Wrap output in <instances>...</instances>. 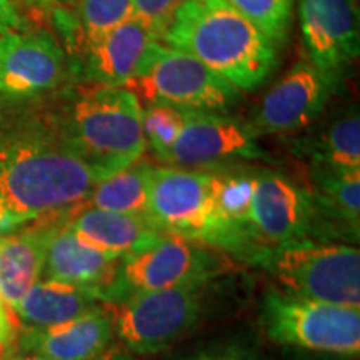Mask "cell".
Returning a JSON list of instances; mask_svg holds the SVG:
<instances>
[{
	"label": "cell",
	"mask_w": 360,
	"mask_h": 360,
	"mask_svg": "<svg viewBox=\"0 0 360 360\" xmlns=\"http://www.w3.org/2000/svg\"><path fill=\"white\" fill-rule=\"evenodd\" d=\"M260 322L272 342L310 352L347 355L360 352V309L269 290Z\"/></svg>",
	"instance_id": "5b68a950"
},
{
	"label": "cell",
	"mask_w": 360,
	"mask_h": 360,
	"mask_svg": "<svg viewBox=\"0 0 360 360\" xmlns=\"http://www.w3.org/2000/svg\"><path fill=\"white\" fill-rule=\"evenodd\" d=\"M231 267L224 252L164 233L148 249L120 259L114 281L102 294V304L117 305L146 292L212 282Z\"/></svg>",
	"instance_id": "8992f818"
},
{
	"label": "cell",
	"mask_w": 360,
	"mask_h": 360,
	"mask_svg": "<svg viewBox=\"0 0 360 360\" xmlns=\"http://www.w3.org/2000/svg\"><path fill=\"white\" fill-rule=\"evenodd\" d=\"M25 2L32 4V6H40V7H45V6H51L53 0H25Z\"/></svg>",
	"instance_id": "e575fe53"
},
{
	"label": "cell",
	"mask_w": 360,
	"mask_h": 360,
	"mask_svg": "<svg viewBox=\"0 0 360 360\" xmlns=\"http://www.w3.org/2000/svg\"><path fill=\"white\" fill-rule=\"evenodd\" d=\"M186 360H257V357L247 347H242V345L237 344H229L202 350V352L193 354Z\"/></svg>",
	"instance_id": "f1b7e54d"
},
{
	"label": "cell",
	"mask_w": 360,
	"mask_h": 360,
	"mask_svg": "<svg viewBox=\"0 0 360 360\" xmlns=\"http://www.w3.org/2000/svg\"><path fill=\"white\" fill-rule=\"evenodd\" d=\"M148 219L164 233L187 238L219 252L265 260L270 249L220 215L214 197V172L164 165L152 169Z\"/></svg>",
	"instance_id": "3957f363"
},
{
	"label": "cell",
	"mask_w": 360,
	"mask_h": 360,
	"mask_svg": "<svg viewBox=\"0 0 360 360\" xmlns=\"http://www.w3.org/2000/svg\"><path fill=\"white\" fill-rule=\"evenodd\" d=\"M64 72V52L45 30H15L0 37V96H40L56 89Z\"/></svg>",
	"instance_id": "5bb4252c"
},
{
	"label": "cell",
	"mask_w": 360,
	"mask_h": 360,
	"mask_svg": "<svg viewBox=\"0 0 360 360\" xmlns=\"http://www.w3.org/2000/svg\"><path fill=\"white\" fill-rule=\"evenodd\" d=\"M155 42L141 22L125 20L87 47L85 79L89 84L125 87L142 64L148 45Z\"/></svg>",
	"instance_id": "d6986e66"
},
{
	"label": "cell",
	"mask_w": 360,
	"mask_h": 360,
	"mask_svg": "<svg viewBox=\"0 0 360 360\" xmlns=\"http://www.w3.org/2000/svg\"><path fill=\"white\" fill-rule=\"evenodd\" d=\"M295 152L312 164L339 170H360V115L357 107L342 112L315 135L297 139Z\"/></svg>",
	"instance_id": "7402d4cb"
},
{
	"label": "cell",
	"mask_w": 360,
	"mask_h": 360,
	"mask_svg": "<svg viewBox=\"0 0 360 360\" xmlns=\"http://www.w3.org/2000/svg\"><path fill=\"white\" fill-rule=\"evenodd\" d=\"M265 152L249 122L220 112H186L177 141L160 162L175 167L212 169L236 160L262 159Z\"/></svg>",
	"instance_id": "30bf717a"
},
{
	"label": "cell",
	"mask_w": 360,
	"mask_h": 360,
	"mask_svg": "<svg viewBox=\"0 0 360 360\" xmlns=\"http://www.w3.org/2000/svg\"><path fill=\"white\" fill-rule=\"evenodd\" d=\"M2 360H49L42 357V355L39 354H34V352H22L20 354H15V355H6Z\"/></svg>",
	"instance_id": "d6a6232c"
},
{
	"label": "cell",
	"mask_w": 360,
	"mask_h": 360,
	"mask_svg": "<svg viewBox=\"0 0 360 360\" xmlns=\"http://www.w3.org/2000/svg\"><path fill=\"white\" fill-rule=\"evenodd\" d=\"M124 89L148 105L186 112H222L240 96V90L197 58L159 40L148 45L141 67Z\"/></svg>",
	"instance_id": "52a82bcc"
},
{
	"label": "cell",
	"mask_w": 360,
	"mask_h": 360,
	"mask_svg": "<svg viewBox=\"0 0 360 360\" xmlns=\"http://www.w3.org/2000/svg\"><path fill=\"white\" fill-rule=\"evenodd\" d=\"M96 360H132L129 355H125L122 352H103L101 357H97Z\"/></svg>",
	"instance_id": "836d02e7"
},
{
	"label": "cell",
	"mask_w": 360,
	"mask_h": 360,
	"mask_svg": "<svg viewBox=\"0 0 360 360\" xmlns=\"http://www.w3.org/2000/svg\"><path fill=\"white\" fill-rule=\"evenodd\" d=\"M162 40L244 92L278 64L277 45L224 0H182Z\"/></svg>",
	"instance_id": "7a4b0ae2"
},
{
	"label": "cell",
	"mask_w": 360,
	"mask_h": 360,
	"mask_svg": "<svg viewBox=\"0 0 360 360\" xmlns=\"http://www.w3.org/2000/svg\"><path fill=\"white\" fill-rule=\"evenodd\" d=\"M282 290L360 309V252L334 242L297 240L270 249L264 260Z\"/></svg>",
	"instance_id": "ba28073f"
},
{
	"label": "cell",
	"mask_w": 360,
	"mask_h": 360,
	"mask_svg": "<svg viewBox=\"0 0 360 360\" xmlns=\"http://www.w3.org/2000/svg\"><path fill=\"white\" fill-rule=\"evenodd\" d=\"M186 122V110L169 105H148L142 110V129L147 146L162 160L177 141L180 130Z\"/></svg>",
	"instance_id": "4316f807"
},
{
	"label": "cell",
	"mask_w": 360,
	"mask_h": 360,
	"mask_svg": "<svg viewBox=\"0 0 360 360\" xmlns=\"http://www.w3.org/2000/svg\"><path fill=\"white\" fill-rule=\"evenodd\" d=\"M152 169L146 162H135L130 167L101 180L82 204L107 212L147 215Z\"/></svg>",
	"instance_id": "603a6c76"
},
{
	"label": "cell",
	"mask_w": 360,
	"mask_h": 360,
	"mask_svg": "<svg viewBox=\"0 0 360 360\" xmlns=\"http://www.w3.org/2000/svg\"><path fill=\"white\" fill-rule=\"evenodd\" d=\"M114 319L105 307L89 310L72 321L52 327H25L19 345L49 360H96L105 352L114 337Z\"/></svg>",
	"instance_id": "2e32d148"
},
{
	"label": "cell",
	"mask_w": 360,
	"mask_h": 360,
	"mask_svg": "<svg viewBox=\"0 0 360 360\" xmlns=\"http://www.w3.org/2000/svg\"><path fill=\"white\" fill-rule=\"evenodd\" d=\"M15 30H24V20L19 11L12 0H0V34L15 32Z\"/></svg>",
	"instance_id": "f546056e"
},
{
	"label": "cell",
	"mask_w": 360,
	"mask_h": 360,
	"mask_svg": "<svg viewBox=\"0 0 360 360\" xmlns=\"http://www.w3.org/2000/svg\"><path fill=\"white\" fill-rule=\"evenodd\" d=\"M17 330H19V323L15 322V319L12 317V314L7 310L6 304L0 299V342L6 345H11L13 339H15Z\"/></svg>",
	"instance_id": "4dcf8cb0"
},
{
	"label": "cell",
	"mask_w": 360,
	"mask_h": 360,
	"mask_svg": "<svg viewBox=\"0 0 360 360\" xmlns=\"http://www.w3.org/2000/svg\"><path fill=\"white\" fill-rule=\"evenodd\" d=\"M58 217L60 214L37 219L30 227L24 225L0 238V299L13 319L25 292L42 278L49 238Z\"/></svg>",
	"instance_id": "ac0fdd59"
},
{
	"label": "cell",
	"mask_w": 360,
	"mask_h": 360,
	"mask_svg": "<svg viewBox=\"0 0 360 360\" xmlns=\"http://www.w3.org/2000/svg\"><path fill=\"white\" fill-rule=\"evenodd\" d=\"M98 305L102 302L90 290L40 278L20 299L15 321L30 328L52 327L77 319Z\"/></svg>",
	"instance_id": "44dd1931"
},
{
	"label": "cell",
	"mask_w": 360,
	"mask_h": 360,
	"mask_svg": "<svg viewBox=\"0 0 360 360\" xmlns=\"http://www.w3.org/2000/svg\"><path fill=\"white\" fill-rule=\"evenodd\" d=\"M209 283L146 292L109 305L114 307L115 335L135 354H157L169 349L202 321Z\"/></svg>",
	"instance_id": "9c48e42d"
},
{
	"label": "cell",
	"mask_w": 360,
	"mask_h": 360,
	"mask_svg": "<svg viewBox=\"0 0 360 360\" xmlns=\"http://www.w3.org/2000/svg\"><path fill=\"white\" fill-rule=\"evenodd\" d=\"M182 0H132V17L154 40H162Z\"/></svg>",
	"instance_id": "83f0119b"
},
{
	"label": "cell",
	"mask_w": 360,
	"mask_h": 360,
	"mask_svg": "<svg viewBox=\"0 0 360 360\" xmlns=\"http://www.w3.org/2000/svg\"><path fill=\"white\" fill-rule=\"evenodd\" d=\"M79 29L85 47L132 17V0H77Z\"/></svg>",
	"instance_id": "484cf974"
},
{
	"label": "cell",
	"mask_w": 360,
	"mask_h": 360,
	"mask_svg": "<svg viewBox=\"0 0 360 360\" xmlns=\"http://www.w3.org/2000/svg\"><path fill=\"white\" fill-rule=\"evenodd\" d=\"M34 222V220L24 217V215L13 214L11 210L0 207V238L6 237L7 233H11L17 229L24 227V225Z\"/></svg>",
	"instance_id": "1f68e13d"
},
{
	"label": "cell",
	"mask_w": 360,
	"mask_h": 360,
	"mask_svg": "<svg viewBox=\"0 0 360 360\" xmlns=\"http://www.w3.org/2000/svg\"><path fill=\"white\" fill-rule=\"evenodd\" d=\"M2 35H4V34H0V37H2Z\"/></svg>",
	"instance_id": "8d00e7d4"
},
{
	"label": "cell",
	"mask_w": 360,
	"mask_h": 360,
	"mask_svg": "<svg viewBox=\"0 0 360 360\" xmlns=\"http://www.w3.org/2000/svg\"><path fill=\"white\" fill-rule=\"evenodd\" d=\"M339 82L299 62L260 101L252 117L255 135H287L307 129L326 109Z\"/></svg>",
	"instance_id": "7c38bea8"
},
{
	"label": "cell",
	"mask_w": 360,
	"mask_h": 360,
	"mask_svg": "<svg viewBox=\"0 0 360 360\" xmlns=\"http://www.w3.org/2000/svg\"><path fill=\"white\" fill-rule=\"evenodd\" d=\"M250 20L277 47L285 44L292 25L294 0H224Z\"/></svg>",
	"instance_id": "cb8c5ba5"
},
{
	"label": "cell",
	"mask_w": 360,
	"mask_h": 360,
	"mask_svg": "<svg viewBox=\"0 0 360 360\" xmlns=\"http://www.w3.org/2000/svg\"><path fill=\"white\" fill-rule=\"evenodd\" d=\"M255 175L214 172L215 205L222 217L238 227H249Z\"/></svg>",
	"instance_id": "d4e9b609"
},
{
	"label": "cell",
	"mask_w": 360,
	"mask_h": 360,
	"mask_svg": "<svg viewBox=\"0 0 360 360\" xmlns=\"http://www.w3.org/2000/svg\"><path fill=\"white\" fill-rule=\"evenodd\" d=\"M120 259L112 257L82 240L62 222V214L49 238L42 270L44 281L90 290L102 302V294L114 281Z\"/></svg>",
	"instance_id": "9a60e30c"
},
{
	"label": "cell",
	"mask_w": 360,
	"mask_h": 360,
	"mask_svg": "<svg viewBox=\"0 0 360 360\" xmlns=\"http://www.w3.org/2000/svg\"><path fill=\"white\" fill-rule=\"evenodd\" d=\"M315 227V209L309 187L299 186L283 174H255L249 229L265 249L310 240Z\"/></svg>",
	"instance_id": "8fae6325"
},
{
	"label": "cell",
	"mask_w": 360,
	"mask_h": 360,
	"mask_svg": "<svg viewBox=\"0 0 360 360\" xmlns=\"http://www.w3.org/2000/svg\"><path fill=\"white\" fill-rule=\"evenodd\" d=\"M62 222L87 244L117 259L146 250L164 236L147 215L107 212L84 204L62 214Z\"/></svg>",
	"instance_id": "e0dca14e"
},
{
	"label": "cell",
	"mask_w": 360,
	"mask_h": 360,
	"mask_svg": "<svg viewBox=\"0 0 360 360\" xmlns=\"http://www.w3.org/2000/svg\"><path fill=\"white\" fill-rule=\"evenodd\" d=\"M7 347H8V345L2 344V342H0V360H2L7 355Z\"/></svg>",
	"instance_id": "d590c367"
},
{
	"label": "cell",
	"mask_w": 360,
	"mask_h": 360,
	"mask_svg": "<svg viewBox=\"0 0 360 360\" xmlns=\"http://www.w3.org/2000/svg\"><path fill=\"white\" fill-rule=\"evenodd\" d=\"M142 110L130 90L89 84L56 122L79 155L107 179L142 159L147 147Z\"/></svg>",
	"instance_id": "277c9868"
},
{
	"label": "cell",
	"mask_w": 360,
	"mask_h": 360,
	"mask_svg": "<svg viewBox=\"0 0 360 360\" xmlns=\"http://www.w3.org/2000/svg\"><path fill=\"white\" fill-rule=\"evenodd\" d=\"M103 174L70 146L56 119L0 120V207L30 220L82 204Z\"/></svg>",
	"instance_id": "6da1fadb"
},
{
	"label": "cell",
	"mask_w": 360,
	"mask_h": 360,
	"mask_svg": "<svg viewBox=\"0 0 360 360\" xmlns=\"http://www.w3.org/2000/svg\"><path fill=\"white\" fill-rule=\"evenodd\" d=\"M315 225L328 224L359 240L360 231V170H339L312 164Z\"/></svg>",
	"instance_id": "ffe728a7"
},
{
	"label": "cell",
	"mask_w": 360,
	"mask_h": 360,
	"mask_svg": "<svg viewBox=\"0 0 360 360\" xmlns=\"http://www.w3.org/2000/svg\"><path fill=\"white\" fill-rule=\"evenodd\" d=\"M297 7L310 64L339 82L359 57L355 0H297Z\"/></svg>",
	"instance_id": "4fadbf2b"
}]
</instances>
